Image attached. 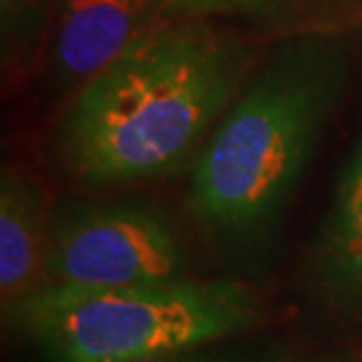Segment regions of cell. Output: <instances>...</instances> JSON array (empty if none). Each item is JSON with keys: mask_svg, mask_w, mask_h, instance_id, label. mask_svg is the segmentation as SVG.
<instances>
[{"mask_svg": "<svg viewBox=\"0 0 362 362\" xmlns=\"http://www.w3.org/2000/svg\"><path fill=\"white\" fill-rule=\"evenodd\" d=\"M349 38L292 35L219 118L188 188L191 209L209 228L252 233L282 209L341 97Z\"/></svg>", "mask_w": 362, "mask_h": 362, "instance_id": "obj_2", "label": "cell"}, {"mask_svg": "<svg viewBox=\"0 0 362 362\" xmlns=\"http://www.w3.org/2000/svg\"><path fill=\"white\" fill-rule=\"evenodd\" d=\"M45 259L40 191L26 175L7 168L0 179V294L5 308H14L40 287Z\"/></svg>", "mask_w": 362, "mask_h": 362, "instance_id": "obj_8", "label": "cell"}, {"mask_svg": "<svg viewBox=\"0 0 362 362\" xmlns=\"http://www.w3.org/2000/svg\"><path fill=\"white\" fill-rule=\"evenodd\" d=\"M255 64L250 40L207 21L148 28L62 115L64 168L90 186L168 175L228 111Z\"/></svg>", "mask_w": 362, "mask_h": 362, "instance_id": "obj_1", "label": "cell"}, {"mask_svg": "<svg viewBox=\"0 0 362 362\" xmlns=\"http://www.w3.org/2000/svg\"><path fill=\"white\" fill-rule=\"evenodd\" d=\"M14 310L49 362H127L207 349L257 320L238 280H165L129 287L40 285Z\"/></svg>", "mask_w": 362, "mask_h": 362, "instance_id": "obj_3", "label": "cell"}, {"mask_svg": "<svg viewBox=\"0 0 362 362\" xmlns=\"http://www.w3.org/2000/svg\"><path fill=\"white\" fill-rule=\"evenodd\" d=\"M45 0H0V19H3V45H17L33 33L38 24V12Z\"/></svg>", "mask_w": 362, "mask_h": 362, "instance_id": "obj_9", "label": "cell"}, {"mask_svg": "<svg viewBox=\"0 0 362 362\" xmlns=\"http://www.w3.org/2000/svg\"><path fill=\"white\" fill-rule=\"evenodd\" d=\"M163 21L233 17L273 33H337L362 26V0H148Z\"/></svg>", "mask_w": 362, "mask_h": 362, "instance_id": "obj_7", "label": "cell"}, {"mask_svg": "<svg viewBox=\"0 0 362 362\" xmlns=\"http://www.w3.org/2000/svg\"><path fill=\"white\" fill-rule=\"evenodd\" d=\"M175 228L146 207L104 205L69 214L47 238L45 273L54 285L129 287L184 278Z\"/></svg>", "mask_w": 362, "mask_h": 362, "instance_id": "obj_4", "label": "cell"}, {"mask_svg": "<svg viewBox=\"0 0 362 362\" xmlns=\"http://www.w3.org/2000/svg\"><path fill=\"white\" fill-rule=\"evenodd\" d=\"M158 24L163 21L148 0H64L49 52V76L83 88Z\"/></svg>", "mask_w": 362, "mask_h": 362, "instance_id": "obj_5", "label": "cell"}, {"mask_svg": "<svg viewBox=\"0 0 362 362\" xmlns=\"http://www.w3.org/2000/svg\"><path fill=\"white\" fill-rule=\"evenodd\" d=\"M310 285L332 310H362V136L339 177L317 233Z\"/></svg>", "mask_w": 362, "mask_h": 362, "instance_id": "obj_6", "label": "cell"}, {"mask_svg": "<svg viewBox=\"0 0 362 362\" xmlns=\"http://www.w3.org/2000/svg\"><path fill=\"white\" fill-rule=\"evenodd\" d=\"M127 362H230V356L209 351V349H195V351L170 353V356H156V358H141V360H127Z\"/></svg>", "mask_w": 362, "mask_h": 362, "instance_id": "obj_10", "label": "cell"}]
</instances>
